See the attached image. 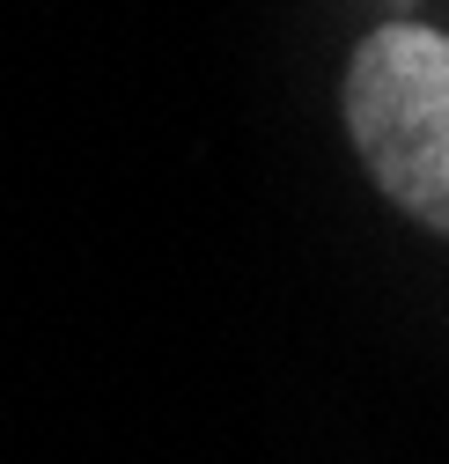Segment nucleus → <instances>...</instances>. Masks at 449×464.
I'll return each instance as SVG.
<instances>
[{"label": "nucleus", "mask_w": 449, "mask_h": 464, "mask_svg": "<svg viewBox=\"0 0 449 464\" xmlns=\"http://www.w3.org/2000/svg\"><path fill=\"white\" fill-rule=\"evenodd\" d=\"M347 133L383 199L449 237V30L383 23L354 44Z\"/></svg>", "instance_id": "nucleus-1"}]
</instances>
